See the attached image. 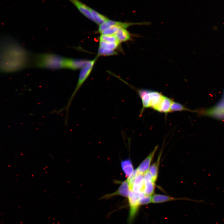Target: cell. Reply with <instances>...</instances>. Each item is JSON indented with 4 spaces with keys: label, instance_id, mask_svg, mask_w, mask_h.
<instances>
[{
    "label": "cell",
    "instance_id": "cell-1",
    "mask_svg": "<svg viewBox=\"0 0 224 224\" xmlns=\"http://www.w3.org/2000/svg\"><path fill=\"white\" fill-rule=\"evenodd\" d=\"M0 69L14 72L31 65L32 55L12 38L3 37L1 42Z\"/></svg>",
    "mask_w": 224,
    "mask_h": 224
},
{
    "label": "cell",
    "instance_id": "cell-2",
    "mask_svg": "<svg viewBox=\"0 0 224 224\" xmlns=\"http://www.w3.org/2000/svg\"><path fill=\"white\" fill-rule=\"evenodd\" d=\"M66 58L53 53L37 54L32 55L30 66L51 70L64 68Z\"/></svg>",
    "mask_w": 224,
    "mask_h": 224
},
{
    "label": "cell",
    "instance_id": "cell-3",
    "mask_svg": "<svg viewBox=\"0 0 224 224\" xmlns=\"http://www.w3.org/2000/svg\"><path fill=\"white\" fill-rule=\"evenodd\" d=\"M98 57L97 56L93 59L90 60L87 64L81 69L76 87L66 107L67 114L69 107L73 98L90 74Z\"/></svg>",
    "mask_w": 224,
    "mask_h": 224
},
{
    "label": "cell",
    "instance_id": "cell-4",
    "mask_svg": "<svg viewBox=\"0 0 224 224\" xmlns=\"http://www.w3.org/2000/svg\"><path fill=\"white\" fill-rule=\"evenodd\" d=\"M127 198L129 207L127 222L128 224H131L137 216L140 206L139 202L140 198L136 193L131 190H130Z\"/></svg>",
    "mask_w": 224,
    "mask_h": 224
},
{
    "label": "cell",
    "instance_id": "cell-5",
    "mask_svg": "<svg viewBox=\"0 0 224 224\" xmlns=\"http://www.w3.org/2000/svg\"><path fill=\"white\" fill-rule=\"evenodd\" d=\"M128 182L127 179L122 182L118 189L114 192L107 194L102 197V199H108L116 195H120L127 197L130 191Z\"/></svg>",
    "mask_w": 224,
    "mask_h": 224
},
{
    "label": "cell",
    "instance_id": "cell-6",
    "mask_svg": "<svg viewBox=\"0 0 224 224\" xmlns=\"http://www.w3.org/2000/svg\"><path fill=\"white\" fill-rule=\"evenodd\" d=\"M143 22H123L108 20L99 25L98 31L101 33L106 28L113 26H119L127 28L130 26L133 25H143Z\"/></svg>",
    "mask_w": 224,
    "mask_h": 224
},
{
    "label": "cell",
    "instance_id": "cell-7",
    "mask_svg": "<svg viewBox=\"0 0 224 224\" xmlns=\"http://www.w3.org/2000/svg\"><path fill=\"white\" fill-rule=\"evenodd\" d=\"M89 61L66 58L64 68L73 70L82 69L87 64Z\"/></svg>",
    "mask_w": 224,
    "mask_h": 224
},
{
    "label": "cell",
    "instance_id": "cell-8",
    "mask_svg": "<svg viewBox=\"0 0 224 224\" xmlns=\"http://www.w3.org/2000/svg\"><path fill=\"white\" fill-rule=\"evenodd\" d=\"M157 148L158 147L157 146L155 147L154 150L141 162L137 169H136L138 173L143 175L149 170L152 161Z\"/></svg>",
    "mask_w": 224,
    "mask_h": 224
},
{
    "label": "cell",
    "instance_id": "cell-9",
    "mask_svg": "<svg viewBox=\"0 0 224 224\" xmlns=\"http://www.w3.org/2000/svg\"><path fill=\"white\" fill-rule=\"evenodd\" d=\"M152 203H160L177 200H187L194 201L197 202H199V200H192L187 198H173L167 195L160 194H155L152 196Z\"/></svg>",
    "mask_w": 224,
    "mask_h": 224
},
{
    "label": "cell",
    "instance_id": "cell-10",
    "mask_svg": "<svg viewBox=\"0 0 224 224\" xmlns=\"http://www.w3.org/2000/svg\"><path fill=\"white\" fill-rule=\"evenodd\" d=\"M73 4L79 11L89 19L93 21V19L89 10V7L80 0H68Z\"/></svg>",
    "mask_w": 224,
    "mask_h": 224
},
{
    "label": "cell",
    "instance_id": "cell-11",
    "mask_svg": "<svg viewBox=\"0 0 224 224\" xmlns=\"http://www.w3.org/2000/svg\"><path fill=\"white\" fill-rule=\"evenodd\" d=\"M149 90L145 89L137 90L138 93L142 103V106L141 112V114L145 109L149 108Z\"/></svg>",
    "mask_w": 224,
    "mask_h": 224
},
{
    "label": "cell",
    "instance_id": "cell-12",
    "mask_svg": "<svg viewBox=\"0 0 224 224\" xmlns=\"http://www.w3.org/2000/svg\"><path fill=\"white\" fill-rule=\"evenodd\" d=\"M126 28L120 27L115 34L118 41L121 42H126L131 39L132 35L127 30Z\"/></svg>",
    "mask_w": 224,
    "mask_h": 224
},
{
    "label": "cell",
    "instance_id": "cell-13",
    "mask_svg": "<svg viewBox=\"0 0 224 224\" xmlns=\"http://www.w3.org/2000/svg\"><path fill=\"white\" fill-rule=\"evenodd\" d=\"M121 166L126 177L130 176L134 172V169L131 161L127 159L121 161Z\"/></svg>",
    "mask_w": 224,
    "mask_h": 224
},
{
    "label": "cell",
    "instance_id": "cell-14",
    "mask_svg": "<svg viewBox=\"0 0 224 224\" xmlns=\"http://www.w3.org/2000/svg\"><path fill=\"white\" fill-rule=\"evenodd\" d=\"M89 10L93 19V21L99 25L109 19L104 15L90 7Z\"/></svg>",
    "mask_w": 224,
    "mask_h": 224
},
{
    "label": "cell",
    "instance_id": "cell-15",
    "mask_svg": "<svg viewBox=\"0 0 224 224\" xmlns=\"http://www.w3.org/2000/svg\"><path fill=\"white\" fill-rule=\"evenodd\" d=\"M161 155V152L160 153L156 161L151 166L149 170V171L152 175L153 180L155 183L156 181L158 176V169Z\"/></svg>",
    "mask_w": 224,
    "mask_h": 224
},
{
    "label": "cell",
    "instance_id": "cell-16",
    "mask_svg": "<svg viewBox=\"0 0 224 224\" xmlns=\"http://www.w3.org/2000/svg\"><path fill=\"white\" fill-rule=\"evenodd\" d=\"M173 100L169 98L164 96L161 103L160 112L167 114L170 112Z\"/></svg>",
    "mask_w": 224,
    "mask_h": 224
},
{
    "label": "cell",
    "instance_id": "cell-17",
    "mask_svg": "<svg viewBox=\"0 0 224 224\" xmlns=\"http://www.w3.org/2000/svg\"><path fill=\"white\" fill-rule=\"evenodd\" d=\"M143 192L146 195H152L154 191L155 183L153 180L144 181Z\"/></svg>",
    "mask_w": 224,
    "mask_h": 224
},
{
    "label": "cell",
    "instance_id": "cell-18",
    "mask_svg": "<svg viewBox=\"0 0 224 224\" xmlns=\"http://www.w3.org/2000/svg\"><path fill=\"white\" fill-rule=\"evenodd\" d=\"M120 43L119 42H109L100 40L99 47L105 49L114 50L119 46Z\"/></svg>",
    "mask_w": 224,
    "mask_h": 224
},
{
    "label": "cell",
    "instance_id": "cell-19",
    "mask_svg": "<svg viewBox=\"0 0 224 224\" xmlns=\"http://www.w3.org/2000/svg\"><path fill=\"white\" fill-rule=\"evenodd\" d=\"M181 111H191V110L185 107L182 104L173 100L171 105L170 112Z\"/></svg>",
    "mask_w": 224,
    "mask_h": 224
},
{
    "label": "cell",
    "instance_id": "cell-20",
    "mask_svg": "<svg viewBox=\"0 0 224 224\" xmlns=\"http://www.w3.org/2000/svg\"><path fill=\"white\" fill-rule=\"evenodd\" d=\"M120 27L122 26H109L104 29L100 33L101 34L104 35H115Z\"/></svg>",
    "mask_w": 224,
    "mask_h": 224
},
{
    "label": "cell",
    "instance_id": "cell-21",
    "mask_svg": "<svg viewBox=\"0 0 224 224\" xmlns=\"http://www.w3.org/2000/svg\"><path fill=\"white\" fill-rule=\"evenodd\" d=\"M117 54V52L114 50L105 49L99 47L97 56H111Z\"/></svg>",
    "mask_w": 224,
    "mask_h": 224
},
{
    "label": "cell",
    "instance_id": "cell-22",
    "mask_svg": "<svg viewBox=\"0 0 224 224\" xmlns=\"http://www.w3.org/2000/svg\"><path fill=\"white\" fill-rule=\"evenodd\" d=\"M100 40L105 41L109 42H119L115 35H101L100 37Z\"/></svg>",
    "mask_w": 224,
    "mask_h": 224
},
{
    "label": "cell",
    "instance_id": "cell-23",
    "mask_svg": "<svg viewBox=\"0 0 224 224\" xmlns=\"http://www.w3.org/2000/svg\"><path fill=\"white\" fill-rule=\"evenodd\" d=\"M152 195H145L141 198L139 201L140 206L149 204L152 203Z\"/></svg>",
    "mask_w": 224,
    "mask_h": 224
}]
</instances>
